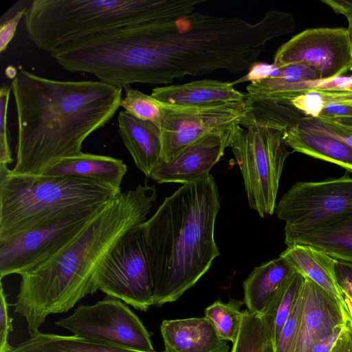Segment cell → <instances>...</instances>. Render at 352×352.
<instances>
[{
    "label": "cell",
    "mask_w": 352,
    "mask_h": 352,
    "mask_svg": "<svg viewBox=\"0 0 352 352\" xmlns=\"http://www.w3.org/2000/svg\"><path fill=\"white\" fill-rule=\"evenodd\" d=\"M295 29L293 15L285 11H267L256 23L195 11L131 30L120 60L132 84H168L217 70L239 74L252 68L269 41Z\"/></svg>",
    "instance_id": "1"
},
{
    "label": "cell",
    "mask_w": 352,
    "mask_h": 352,
    "mask_svg": "<svg viewBox=\"0 0 352 352\" xmlns=\"http://www.w3.org/2000/svg\"><path fill=\"white\" fill-rule=\"evenodd\" d=\"M10 87L17 117L16 161L12 171L41 175L78 155L85 140L120 107L123 88L102 81L58 80L21 69Z\"/></svg>",
    "instance_id": "2"
},
{
    "label": "cell",
    "mask_w": 352,
    "mask_h": 352,
    "mask_svg": "<svg viewBox=\"0 0 352 352\" xmlns=\"http://www.w3.org/2000/svg\"><path fill=\"white\" fill-rule=\"evenodd\" d=\"M157 198L154 186L139 184L109 200L74 239L21 276L13 305L30 336L50 314L68 311L97 291L94 276L102 261L129 229L143 223Z\"/></svg>",
    "instance_id": "3"
},
{
    "label": "cell",
    "mask_w": 352,
    "mask_h": 352,
    "mask_svg": "<svg viewBox=\"0 0 352 352\" xmlns=\"http://www.w3.org/2000/svg\"><path fill=\"white\" fill-rule=\"evenodd\" d=\"M219 208L218 187L209 175L183 184L142 224L154 306L178 300L219 256L214 240Z\"/></svg>",
    "instance_id": "4"
},
{
    "label": "cell",
    "mask_w": 352,
    "mask_h": 352,
    "mask_svg": "<svg viewBox=\"0 0 352 352\" xmlns=\"http://www.w3.org/2000/svg\"><path fill=\"white\" fill-rule=\"evenodd\" d=\"M204 0H34L24 16L34 45L50 53L73 42L129 27L167 22Z\"/></svg>",
    "instance_id": "5"
},
{
    "label": "cell",
    "mask_w": 352,
    "mask_h": 352,
    "mask_svg": "<svg viewBox=\"0 0 352 352\" xmlns=\"http://www.w3.org/2000/svg\"><path fill=\"white\" fill-rule=\"evenodd\" d=\"M120 192L91 180L16 174L0 165V240L104 204Z\"/></svg>",
    "instance_id": "6"
},
{
    "label": "cell",
    "mask_w": 352,
    "mask_h": 352,
    "mask_svg": "<svg viewBox=\"0 0 352 352\" xmlns=\"http://www.w3.org/2000/svg\"><path fill=\"white\" fill-rule=\"evenodd\" d=\"M230 147L241 172L250 207L261 217L273 214L283 166L290 154L283 131L254 124H236Z\"/></svg>",
    "instance_id": "7"
},
{
    "label": "cell",
    "mask_w": 352,
    "mask_h": 352,
    "mask_svg": "<svg viewBox=\"0 0 352 352\" xmlns=\"http://www.w3.org/2000/svg\"><path fill=\"white\" fill-rule=\"evenodd\" d=\"M142 224L129 229L114 245L96 272L94 286L146 311L153 305V286Z\"/></svg>",
    "instance_id": "8"
},
{
    "label": "cell",
    "mask_w": 352,
    "mask_h": 352,
    "mask_svg": "<svg viewBox=\"0 0 352 352\" xmlns=\"http://www.w3.org/2000/svg\"><path fill=\"white\" fill-rule=\"evenodd\" d=\"M55 324L88 340L139 351H155L140 319L126 303L109 296L91 305H78L72 315Z\"/></svg>",
    "instance_id": "9"
},
{
    "label": "cell",
    "mask_w": 352,
    "mask_h": 352,
    "mask_svg": "<svg viewBox=\"0 0 352 352\" xmlns=\"http://www.w3.org/2000/svg\"><path fill=\"white\" fill-rule=\"evenodd\" d=\"M160 103L162 155L159 164L170 162L184 148L208 134L239 124L249 108L246 99L203 106Z\"/></svg>",
    "instance_id": "10"
},
{
    "label": "cell",
    "mask_w": 352,
    "mask_h": 352,
    "mask_svg": "<svg viewBox=\"0 0 352 352\" xmlns=\"http://www.w3.org/2000/svg\"><path fill=\"white\" fill-rule=\"evenodd\" d=\"M107 203L0 240L1 279L20 275L51 258L81 232Z\"/></svg>",
    "instance_id": "11"
},
{
    "label": "cell",
    "mask_w": 352,
    "mask_h": 352,
    "mask_svg": "<svg viewBox=\"0 0 352 352\" xmlns=\"http://www.w3.org/2000/svg\"><path fill=\"white\" fill-rule=\"evenodd\" d=\"M352 210V176L293 185L276 204V216L285 226L316 223Z\"/></svg>",
    "instance_id": "12"
},
{
    "label": "cell",
    "mask_w": 352,
    "mask_h": 352,
    "mask_svg": "<svg viewBox=\"0 0 352 352\" xmlns=\"http://www.w3.org/2000/svg\"><path fill=\"white\" fill-rule=\"evenodd\" d=\"M352 48L346 28L307 29L283 43L274 56L273 68L305 63L319 72L322 80L349 71Z\"/></svg>",
    "instance_id": "13"
},
{
    "label": "cell",
    "mask_w": 352,
    "mask_h": 352,
    "mask_svg": "<svg viewBox=\"0 0 352 352\" xmlns=\"http://www.w3.org/2000/svg\"><path fill=\"white\" fill-rule=\"evenodd\" d=\"M234 126L199 138L181 151L170 162L158 164L150 177L159 184H182L205 179L224 155L225 150L230 147Z\"/></svg>",
    "instance_id": "14"
},
{
    "label": "cell",
    "mask_w": 352,
    "mask_h": 352,
    "mask_svg": "<svg viewBox=\"0 0 352 352\" xmlns=\"http://www.w3.org/2000/svg\"><path fill=\"white\" fill-rule=\"evenodd\" d=\"M304 307L295 352H311L312 347L329 336L349 316L344 300L329 294L304 277Z\"/></svg>",
    "instance_id": "15"
},
{
    "label": "cell",
    "mask_w": 352,
    "mask_h": 352,
    "mask_svg": "<svg viewBox=\"0 0 352 352\" xmlns=\"http://www.w3.org/2000/svg\"><path fill=\"white\" fill-rule=\"evenodd\" d=\"M285 243L310 245L337 260L352 263V210L316 223L285 226Z\"/></svg>",
    "instance_id": "16"
},
{
    "label": "cell",
    "mask_w": 352,
    "mask_h": 352,
    "mask_svg": "<svg viewBox=\"0 0 352 352\" xmlns=\"http://www.w3.org/2000/svg\"><path fill=\"white\" fill-rule=\"evenodd\" d=\"M165 352H228L229 346L221 338L207 317L165 320L160 327Z\"/></svg>",
    "instance_id": "17"
},
{
    "label": "cell",
    "mask_w": 352,
    "mask_h": 352,
    "mask_svg": "<svg viewBox=\"0 0 352 352\" xmlns=\"http://www.w3.org/2000/svg\"><path fill=\"white\" fill-rule=\"evenodd\" d=\"M151 96L160 102L178 106H203L246 99V94L236 89L232 82L213 79L157 87Z\"/></svg>",
    "instance_id": "18"
},
{
    "label": "cell",
    "mask_w": 352,
    "mask_h": 352,
    "mask_svg": "<svg viewBox=\"0 0 352 352\" xmlns=\"http://www.w3.org/2000/svg\"><path fill=\"white\" fill-rule=\"evenodd\" d=\"M118 133L136 167L150 177L161 160L162 139L154 123L140 120L126 111L118 115Z\"/></svg>",
    "instance_id": "19"
},
{
    "label": "cell",
    "mask_w": 352,
    "mask_h": 352,
    "mask_svg": "<svg viewBox=\"0 0 352 352\" xmlns=\"http://www.w3.org/2000/svg\"><path fill=\"white\" fill-rule=\"evenodd\" d=\"M126 171V165L120 159L81 152L59 160L43 175L78 177L120 190Z\"/></svg>",
    "instance_id": "20"
},
{
    "label": "cell",
    "mask_w": 352,
    "mask_h": 352,
    "mask_svg": "<svg viewBox=\"0 0 352 352\" xmlns=\"http://www.w3.org/2000/svg\"><path fill=\"white\" fill-rule=\"evenodd\" d=\"M294 272L287 261L280 256L254 267L243 285V302L247 310L261 317Z\"/></svg>",
    "instance_id": "21"
},
{
    "label": "cell",
    "mask_w": 352,
    "mask_h": 352,
    "mask_svg": "<svg viewBox=\"0 0 352 352\" xmlns=\"http://www.w3.org/2000/svg\"><path fill=\"white\" fill-rule=\"evenodd\" d=\"M294 151L338 165L352 172V147L344 142L307 129L300 124L283 132Z\"/></svg>",
    "instance_id": "22"
},
{
    "label": "cell",
    "mask_w": 352,
    "mask_h": 352,
    "mask_svg": "<svg viewBox=\"0 0 352 352\" xmlns=\"http://www.w3.org/2000/svg\"><path fill=\"white\" fill-rule=\"evenodd\" d=\"M280 256L286 259L296 272L336 299L343 300L336 275L337 259L310 245L287 246Z\"/></svg>",
    "instance_id": "23"
},
{
    "label": "cell",
    "mask_w": 352,
    "mask_h": 352,
    "mask_svg": "<svg viewBox=\"0 0 352 352\" xmlns=\"http://www.w3.org/2000/svg\"><path fill=\"white\" fill-rule=\"evenodd\" d=\"M10 352H144L76 336H62L38 332L12 347ZM157 352V351H153Z\"/></svg>",
    "instance_id": "24"
},
{
    "label": "cell",
    "mask_w": 352,
    "mask_h": 352,
    "mask_svg": "<svg viewBox=\"0 0 352 352\" xmlns=\"http://www.w3.org/2000/svg\"><path fill=\"white\" fill-rule=\"evenodd\" d=\"M249 104L239 125L257 124L282 131L298 124L305 117L289 100L254 99L246 94Z\"/></svg>",
    "instance_id": "25"
},
{
    "label": "cell",
    "mask_w": 352,
    "mask_h": 352,
    "mask_svg": "<svg viewBox=\"0 0 352 352\" xmlns=\"http://www.w3.org/2000/svg\"><path fill=\"white\" fill-rule=\"evenodd\" d=\"M304 276L294 272L284 283L261 316L266 339L276 342L286 322Z\"/></svg>",
    "instance_id": "26"
},
{
    "label": "cell",
    "mask_w": 352,
    "mask_h": 352,
    "mask_svg": "<svg viewBox=\"0 0 352 352\" xmlns=\"http://www.w3.org/2000/svg\"><path fill=\"white\" fill-rule=\"evenodd\" d=\"M243 301L231 298L228 302L215 300L205 309V316L214 324L218 334L225 341H236L243 316L240 309Z\"/></svg>",
    "instance_id": "27"
},
{
    "label": "cell",
    "mask_w": 352,
    "mask_h": 352,
    "mask_svg": "<svg viewBox=\"0 0 352 352\" xmlns=\"http://www.w3.org/2000/svg\"><path fill=\"white\" fill-rule=\"evenodd\" d=\"M120 107L134 117L156 124L159 128L161 119L160 103L151 95H147L131 85L123 87Z\"/></svg>",
    "instance_id": "28"
},
{
    "label": "cell",
    "mask_w": 352,
    "mask_h": 352,
    "mask_svg": "<svg viewBox=\"0 0 352 352\" xmlns=\"http://www.w3.org/2000/svg\"><path fill=\"white\" fill-rule=\"evenodd\" d=\"M265 340L261 317L245 309L238 338L233 344L231 352H261Z\"/></svg>",
    "instance_id": "29"
},
{
    "label": "cell",
    "mask_w": 352,
    "mask_h": 352,
    "mask_svg": "<svg viewBox=\"0 0 352 352\" xmlns=\"http://www.w3.org/2000/svg\"><path fill=\"white\" fill-rule=\"evenodd\" d=\"M303 283L304 280L296 293L289 315L276 342V352H295L304 307Z\"/></svg>",
    "instance_id": "30"
},
{
    "label": "cell",
    "mask_w": 352,
    "mask_h": 352,
    "mask_svg": "<svg viewBox=\"0 0 352 352\" xmlns=\"http://www.w3.org/2000/svg\"><path fill=\"white\" fill-rule=\"evenodd\" d=\"M11 91V87L6 84L0 89V165L6 166L13 162L8 127V108Z\"/></svg>",
    "instance_id": "31"
},
{
    "label": "cell",
    "mask_w": 352,
    "mask_h": 352,
    "mask_svg": "<svg viewBox=\"0 0 352 352\" xmlns=\"http://www.w3.org/2000/svg\"><path fill=\"white\" fill-rule=\"evenodd\" d=\"M298 124L342 140L352 147V128L323 119L305 118Z\"/></svg>",
    "instance_id": "32"
},
{
    "label": "cell",
    "mask_w": 352,
    "mask_h": 352,
    "mask_svg": "<svg viewBox=\"0 0 352 352\" xmlns=\"http://www.w3.org/2000/svg\"><path fill=\"white\" fill-rule=\"evenodd\" d=\"M324 100V107L316 118L327 120L352 128V106L325 99Z\"/></svg>",
    "instance_id": "33"
},
{
    "label": "cell",
    "mask_w": 352,
    "mask_h": 352,
    "mask_svg": "<svg viewBox=\"0 0 352 352\" xmlns=\"http://www.w3.org/2000/svg\"><path fill=\"white\" fill-rule=\"evenodd\" d=\"M292 104L305 117L316 118L321 112L324 98L316 91H309L298 95L290 100Z\"/></svg>",
    "instance_id": "34"
},
{
    "label": "cell",
    "mask_w": 352,
    "mask_h": 352,
    "mask_svg": "<svg viewBox=\"0 0 352 352\" xmlns=\"http://www.w3.org/2000/svg\"><path fill=\"white\" fill-rule=\"evenodd\" d=\"M0 352H10L12 347L8 343V336L12 331V318L8 314L6 295L1 283L0 291Z\"/></svg>",
    "instance_id": "35"
},
{
    "label": "cell",
    "mask_w": 352,
    "mask_h": 352,
    "mask_svg": "<svg viewBox=\"0 0 352 352\" xmlns=\"http://www.w3.org/2000/svg\"><path fill=\"white\" fill-rule=\"evenodd\" d=\"M27 8L19 10L12 17L5 20L0 26V52L6 51L8 45L13 38L18 24L25 16Z\"/></svg>",
    "instance_id": "36"
},
{
    "label": "cell",
    "mask_w": 352,
    "mask_h": 352,
    "mask_svg": "<svg viewBox=\"0 0 352 352\" xmlns=\"http://www.w3.org/2000/svg\"><path fill=\"white\" fill-rule=\"evenodd\" d=\"M336 275L342 296L352 298V263L338 260Z\"/></svg>",
    "instance_id": "37"
},
{
    "label": "cell",
    "mask_w": 352,
    "mask_h": 352,
    "mask_svg": "<svg viewBox=\"0 0 352 352\" xmlns=\"http://www.w3.org/2000/svg\"><path fill=\"white\" fill-rule=\"evenodd\" d=\"M321 2L330 7L336 13L344 15L348 20L346 28L352 48V1L349 0H321Z\"/></svg>",
    "instance_id": "38"
},
{
    "label": "cell",
    "mask_w": 352,
    "mask_h": 352,
    "mask_svg": "<svg viewBox=\"0 0 352 352\" xmlns=\"http://www.w3.org/2000/svg\"><path fill=\"white\" fill-rule=\"evenodd\" d=\"M349 317V315L343 324L338 325L329 336L317 342L312 347L311 352H331L344 330Z\"/></svg>",
    "instance_id": "39"
},
{
    "label": "cell",
    "mask_w": 352,
    "mask_h": 352,
    "mask_svg": "<svg viewBox=\"0 0 352 352\" xmlns=\"http://www.w3.org/2000/svg\"><path fill=\"white\" fill-rule=\"evenodd\" d=\"M331 352H352V321L350 317Z\"/></svg>",
    "instance_id": "40"
},
{
    "label": "cell",
    "mask_w": 352,
    "mask_h": 352,
    "mask_svg": "<svg viewBox=\"0 0 352 352\" xmlns=\"http://www.w3.org/2000/svg\"><path fill=\"white\" fill-rule=\"evenodd\" d=\"M352 76V74H351ZM322 97L326 98H335V97H340V96H352V82L349 87L347 89V90L345 92L340 93V94H329V93H320L318 92Z\"/></svg>",
    "instance_id": "41"
},
{
    "label": "cell",
    "mask_w": 352,
    "mask_h": 352,
    "mask_svg": "<svg viewBox=\"0 0 352 352\" xmlns=\"http://www.w3.org/2000/svg\"><path fill=\"white\" fill-rule=\"evenodd\" d=\"M261 352H276L275 343L271 340H265Z\"/></svg>",
    "instance_id": "42"
},
{
    "label": "cell",
    "mask_w": 352,
    "mask_h": 352,
    "mask_svg": "<svg viewBox=\"0 0 352 352\" xmlns=\"http://www.w3.org/2000/svg\"><path fill=\"white\" fill-rule=\"evenodd\" d=\"M343 300L346 307L349 317L352 321V298L342 296Z\"/></svg>",
    "instance_id": "43"
},
{
    "label": "cell",
    "mask_w": 352,
    "mask_h": 352,
    "mask_svg": "<svg viewBox=\"0 0 352 352\" xmlns=\"http://www.w3.org/2000/svg\"><path fill=\"white\" fill-rule=\"evenodd\" d=\"M329 101L336 102H339V103H343V104H346L352 106V100H329Z\"/></svg>",
    "instance_id": "44"
},
{
    "label": "cell",
    "mask_w": 352,
    "mask_h": 352,
    "mask_svg": "<svg viewBox=\"0 0 352 352\" xmlns=\"http://www.w3.org/2000/svg\"><path fill=\"white\" fill-rule=\"evenodd\" d=\"M349 71L352 72V60H351V66H350V68H349Z\"/></svg>",
    "instance_id": "45"
}]
</instances>
